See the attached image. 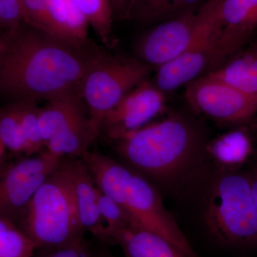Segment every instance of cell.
I'll return each instance as SVG.
<instances>
[{
    "instance_id": "6da1fadb",
    "label": "cell",
    "mask_w": 257,
    "mask_h": 257,
    "mask_svg": "<svg viewBox=\"0 0 257 257\" xmlns=\"http://www.w3.org/2000/svg\"><path fill=\"white\" fill-rule=\"evenodd\" d=\"M105 51L61 41L25 23L8 31L0 60V92L21 100H50L80 92L84 77Z\"/></svg>"
},
{
    "instance_id": "7a4b0ae2",
    "label": "cell",
    "mask_w": 257,
    "mask_h": 257,
    "mask_svg": "<svg viewBox=\"0 0 257 257\" xmlns=\"http://www.w3.org/2000/svg\"><path fill=\"white\" fill-rule=\"evenodd\" d=\"M101 192L126 213L132 226L165 238L188 257H199L148 179L98 150L82 157Z\"/></svg>"
},
{
    "instance_id": "3957f363",
    "label": "cell",
    "mask_w": 257,
    "mask_h": 257,
    "mask_svg": "<svg viewBox=\"0 0 257 257\" xmlns=\"http://www.w3.org/2000/svg\"><path fill=\"white\" fill-rule=\"evenodd\" d=\"M113 141L124 165L146 179L159 181L180 175L202 145L195 126L179 115L147 124Z\"/></svg>"
},
{
    "instance_id": "277c9868",
    "label": "cell",
    "mask_w": 257,
    "mask_h": 257,
    "mask_svg": "<svg viewBox=\"0 0 257 257\" xmlns=\"http://www.w3.org/2000/svg\"><path fill=\"white\" fill-rule=\"evenodd\" d=\"M19 227L37 248L70 246L84 240L79 221L69 159L47 178L32 198Z\"/></svg>"
},
{
    "instance_id": "5b68a950",
    "label": "cell",
    "mask_w": 257,
    "mask_h": 257,
    "mask_svg": "<svg viewBox=\"0 0 257 257\" xmlns=\"http://www.w3.org/2000/svg\"><path fill=\"white\" fill-rule=\"evenodd\" d=\"M209 234L233 249L257 248V214L247 172L229 170L212 186L204 205Z\"/></svg>"
},
{
    "instance_id": "8992f818",
    "label": "cell",
    "mask_w": 257,
    "mask_h": 257,
    "mask_svg": "<svg viewBox=\"0 0 257 257\" xmlns=\"http://www.w3.org/2000/svg\"><path fill=\"white\" fill-rule=\"evenodd\" d=\"M40 124L45 149L60 158H82L100 135L78 91L47 101Z\"/></svg>"
},
{
    "instance_id": "52a82bcc",
    "label": "cell",
    "mask_w": 257,
    "mask_h": 257,
    "mask_svg": "<svg viewBox=\"0 0 257 257\" xmlns=\"http://www.w3.org/2000/svg\"><path fill=\"white\" fill-rule=\"evenodd\" d=\"M151 67L137 58L104 52L88 71L80 88L91 119L100 131L106 114L133 88L148 79Z\"/></svg>"
},
{
    "instance_id": "ba28073f",
    "label": "cell",
    "mask_w": 257,
    "mask_h": 257,
    "mask_svg": "<svg viewBox=\"0 0 257 257\" xmlns=\"http://www.w3.org/2000/svg\"><path fill=\"white\" fill-rule=\"evenodd\" d=\"M221 0H207L202 7V18L189 46L182 55L158 67L154 84L162 92H172L204 75L210 64L219 35Z\"/></svg>"
},
{
    "instance_id": "9c48e42d",
    "label": "cell",
    "mask_w": 257,
    "mask_h": 257,
    "mask_svg": "<svg viewBox=\"0 0 257 257\" xmlns=\"http://www.w3.org/2000/svg\"><path fill=\"white\" fill-rule=\"evenodd\" d=\"M62 159L46 149L0 168V216L18 225L32 198Z\"/></svg>"
},
{
    "instance_id": "30bf717a",
    "label": "cell",
    "mask_w": 257,
    "mask_h": 257,
    "mask_svg": "<svg viewBox=\"0 0 257 257\" xmlns=\"http://www.w3.org/2000/svg\"><path fill=\"white\" fill-rule=\"evenodd\" d=\"M185 97L194 110L226 124H243L257 114L251 98L207 74L187 84Z\"/></svg>"
},
{
    "instance_id": "8fae6325",
    "label": "cell",
    "mask_w": 257,
    "mask_h": 257,
    "mask_svg": "<svg viewBox=\"0 0 257 257\" xmlns=\"http://www.w3.org/2000/svg\"><path fill=\"white\" fill-rule=\"evenodd\" d=\"M202 7L155 25L137 42V58L150 67H160L182 55L197 31L202 18Z\"/></svg>"
},
{
    "instance_id": "7c38bea8",
    "label": "cell",
    "mask_w": 257,
    "mask_h": 257,
    "mask_svg": "<svg viewBox=\"0 0 257 257\" xmlns=\"http://www.w3.org/2000/svg\"><path fill=\"white\" fill-rule=\"evenodd\" d=\"M218 20L219 35L206 74L243 50L257 31V0H221Z\"/></svg>"
},
{
    "instance_id": "4fadbf2b",
    "label": "cell",
    "mask_w": 257,
    "mask_h": 257,
    "mask_svg": "<svg viewBox=\"0 0 257 257\" xmlns=\"http://www.w3.org/2000/svg\"><path fill=\"white\" fill-rule=\"evenodd\" d=\"M23 23L61 41L89 43V23L68 0H23Z\"/></svg>"
},
{
    "instance_id": "5bb4252c",
    "label": "cell",
    "mask_w": 257,
    "mask_h": 257,
    "mask_svg": "<svg viewBox=\"0 0 257 257\" xmlns=\"http://www.w3.org/2000/svg\"><path fill=\"white\" fill-rule=\"evenodd\" d=\"M165 94L148 79L133 88L104 116L100 134L114 140L125 133L143 127L162 112Z\"/></svg>"
},
{
    "instance_id": "9a60e30c",
    "label": "cell",
    "mask_w": 257,
    "mask_h": 257,
    "mask_svg": "<svg viewBox=\"0 0 257 257\" xmlns=\"http://www.w3.org/2000/svg\"><path fill=\"white\" fill-rule=\"evenodd\" d=\"M69 165L80 224L86 232L101 241L106 224L98 209L99 189L82 158L69 159Z\"/></svg>"
},
{
    "instance_id": "2e32d148",
    "label": "cell",
    "mask_w": 257,
    "mask_h": 257,
    "mask_svg": "<svg viewBox=\"0 0 257 257\" xmlns=\"http://www.w3.org/2000/svg\"><path fill=\"white\" fill-rule=\"evenodd\" d=\"M100 242L117 245L125 257H188L165 238L133 226L122 229L105 226Z\"/></svg>"
},
{
    "instance_id": "e0dca14e",
    "label": "cell",
    "mask_w": 257,
    "mask_h": 257,
    "mask_svg": "<svg viewBox=\"0 0 257 257\" xmlns=\"http://www.w3.org/2000/svg\"><path fill=\"white\" fill-rule=\"evenodd\" d=\"M207 74L235 88L257 104V40Z\"/></svg>"
},
{
    "instance_id": "ac0fdd59",
    "label": "cell",
    "mask_w": 257,
    "mask_h": 257,
    "mask_svg": "<svg viewBox=\"0 0 257 257\" xmlns=\"http://www.w3.org/2000/svg\"><path fill=\"white\" fill-rule=\"evenodd\" d=\"M209 151L223 167L229 170H236L251 157L252 143L245 130H235L214 140Z\"/></svg>"
},
{
    "instance_id": "d6986e66",
    "label": "cell",
    "mask_w": 257,
    "mask_h": 257,
    "mask_svg": "<svg viewBox=\"0 0 257 257\" xmlns=\"http://www.w3.org/2000/svg\"><path fill=\"white\" fill-rule=\"evenodd\" d=\"M207 0H138L132 18L145 25L168 21L199 10Z\"/></svg>"
},
{
    "instance_id": "ffe728a7",
    "label": "cell",
    "mask_w": 257,
    "mask_h": 257,
    "mask_svg": "<svg viewBox=\"0 0 257 257\" xmlns=\"http://www.w3.org/2000/svg\"><path fill=\"white\" fill-rule=\"evenodd\" d=\"M104 44L110 43L114 21L109 0H68Z\"/></svg>"
},
{
    "instance_id": "44dd1931",
    "label": "cell",
    "mask_w": 257,
    "mask_h": 257,
    "mask_svg": "<svg viewBox=\"0 0 257 257\" xmlns=\"http://www.w3.org/2000/svg\"><path fill=\"white\" fill-rule=\"evenodd\" d=\"M13 104L28 145L29 156L43 151L45 146L40 130V107L37 101H17Z\"/></svg>"
},
{
    "instance_id": "7402d4cb",
    "label": "cell",
    "mask_w": 257,
    "mask_h": 257,
    "mask_svg": "<svg viewBox=\"0 0 257 257\" xmlns=\"http://www.w3.org/2000/svg\"><path fill=\"white\" fill-rule=\"evenodd\" d=\"M36 246L18 225L0 216V257H31Z\"/></svg>"
},
{
    "instance_id": "603a6c76",
    "label": "cell",
    "mask_w": 257,
    "mask_h": 257,
    "mask_svg": "<svg viewBox=\"0 0 257 257\" xmlns=\"http://www.w3.org/2000/svg\"><path fill=\"white\" fill-rule=\"evenodd\" d=\"M0 142L7 150L29 156L28 145L13 104L0 109Z\"/></svg>"
},
{
    "instance_id": "cb8c5ba5",
    "label": "cell",
    "mask_w": 257,
    "mask_h": 257,
    "mask_svg": "<svg viewBox=\"0 0 257 257\" xmlns=\"http://www.w3.org/2000/svg\"><path fill=\"white\" fill-rule=\"evenodd\" d=\"M98 209L108 229H122L132 226L126 213L111 197L99 190L98 194Z\"/></svg>"
},
{
    "instance_id": "d4e9b609",
    "label": "cell",
    "mask_w": 257,
    "mask_h": 257,
    "mask_svg": "<svg viewBox=\"0 0 257 257\" xmlns=\"http://www.w3.org/2000/svg\"><path fill=\"white\" fill-rule=\"evenodd\" d=\"M23 23V0H0V26L13 30Z\"/></svg>"
},
{
    "instance_id": "484cf974",
    "label": "cell",
    "mask_w": 257,
    "mask_h": 257,
    "mask_svg": "<svg viewBox=\"0 0 257 257\" xmlns=\"http://www.w3.org/2000/svg\"><path fill=\"white\" fill-rule=\"evenodd\" d=\"M89 243L84 239L70 246L37 248L31 257H80Z\"/></svg>"
},
{
    "instance_id": "4316f807",
    "label": "cell",
    "mask_w": 257,
    "mask_h": 257,
    "mask_svg": "<svg viewBox=\"0 0 257 257\" xmlns=\"http://www.w3.org/2000/svg\"><path fill=\"white\" fill-rule=\"evenodd\" d=\"M138 0H109L113 18L118 20L132 19L133 10Z\"/></svg>"
},
{
    "instance_id": "83f0119b",
    "label": "cell",
    "mask_w": 257,
    "mask_h": 257,
    "mask_svg": "<svg viewBox=\"0 0 257 257\" xmlns=\"http://www.w3.org/2000/svg\"><path fill=\"white\" fill-rule=\"evenodd\" d=\"M247 174L251 182V190H252L253 201H254L257 214V161L253 162Z\"/></svg>"
},
{
    "instance_id": "f1b7e54d",
    "label": "cell",
    "mask_w": 257,
    "mask_h": 257,
    "mask_svg": "<svg viewBox=\"0 0 257 257\" xmlns=\"http://www.w3.org/2000/svg\"><path fill=\"white\" fill-rule=\"evenodd\" d=\"M107 246L105 243L99 242V246L97 248V257H114L109 252Z\"/></svg>"
},
{
    "instance_id": "f546056e",
    "label": "cell",
    "mask_w": 257,
    "mask_h": 257,
    "mask_svg": "<svg viewBox=\"0 0 257 257\" xmlns=\"http://www.w3.org/2000/svg\"><path fill=\"white\" fill-rule=\"evenodd\" d=\"M7 42H8V32L4 34L0 32V60L4 53Z\"/></svg>"
},
{
    "instance_id": "4dcf8cb0",
    "label": "cell",
    "mask_w": 257,
    "mask_h": 257,
    "mask_svg": "<svg viewBox=\"0 0 257 257\" xmlns=\"http://www.w3.org/2000/svg\"><path fill=\"white\" fill-rule=\"evenodd\" d=\"M6 150L4 145L0 142V168H1L2 166L4 164V158Z\"/></svg>"
}]
</instances>
